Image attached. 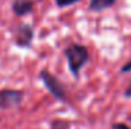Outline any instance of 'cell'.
<instances>
[{
	"label": "cell",
	"instance_id": "6da1fadb",
	"mask_svg": "<svg viewBox=\"0 0 131 129\" xmlns=\"http://www.w3.org/2000/svg\"><path fill=\"white\" fill-rule=\"evenodd\" d=\"M64 56L67 58L68 69L74 75V78H78L81 69L84 68L86 63L89 61V51L84 45L73 43L64 49Z\"/></svg>",
	"mask_w": 131,
	"mask_h": 129
},
{
	"label": "cell",
	"instance_id": "7a4b0ae2",
	"mask_svg": "<svg viewBox=\"0 0 131 129\" xmlns=\"http://www.w3.org/2000/svg\"><path fill=\"white\" fill-rule=\"evenodd\" d=\"M39 78L54 99L61 100V101L66 100V90H64L63 85L53 74H50L48 69H42L39 72Z\"/></svg>",
	"mask_w": 131,
	"mask_h": 129
},
{
	"label": "cell",
	"instance_id": "3957f363",
	"mask_svg": "<svg viewBox=\"0 0 131 129\" xmlns=\"http://www.w3.org/2000/svg\"><path fill=\"white\" fill-rule=\"evenodd\" d=\"M24 100V92L15 89H2L0 90V108L8 110L18 107Z\"/></svg>",
	"mask_w": 131,
	"mask_h": 129
},
{
	"label": "cell",
	"instance_id": "277c9868",
	"mask_svg": "<svg viewBox=\"0 0 131 129\" xmlns=\"http://www.w3.org/2000/svg\"><path fill=\"white\" fill-rule=\"evenodd\" d=\"M35 36V29L31 24H20L14 31V43L18 47L28 49Z\"/></svg>",
	"mask_w": 131,
	"mask_h": 129
},
{
	"label": "cell",
	"instance_id": "5b68a950",
	"mask_svg": "<svg viewBox=\"0 0 131 129\" xmlns=\"http://www.w3.org/2000/svg\"><path fill=\"white\" fill-rule=\"evenodd\" d=\"M34 8H35L34 0H13L11 3V10L17 17H25L32 14Z\"/></svg>",
	"mask_w": 131,
	"mask_h": 129
},
{
	"label": "cell",
	"instance_id": "8992f818",
	"mask_svg": "<svg viewBox=\"0 0 131 129\" xmlns=\"http://www.w3.org/2000/svg\"><path fill=\"white\" fill-rule=\"evenodd\" d=\"M116 2L117 0H91L88 8L89 11H93V13H102V11L113 7Z\"/></svg>",
	"mask_w": 131,
	"mask_h": 129
},
{
	"label": "cell",
	"instance_id": "52a82bcc",
	"mask_svg": "<svg viewBox=\"0 0 131 129\" xmlns=\"http://www.w3.org/2000/svg\"><path fill=\"white\" fill-rule=\"evenodd\" d=\"M70 124L67 121H63V119H56L54 122L52 124V128L50 129H68Z\"/></svg>",
	"mask_w": 131,
	"mask_h": 129
},
{
	"label": "cell",
	"instance_id": "ba28073f",
	"mask_svg": "<svg viewBox=\"0 0 131 129\" xmlns=\"http://www.w3.org/2000/svg\"><path fill=\"white\" fill-rule=\"evenodd\" d=\"M80 0H54L56 6L60 8H64V7H70V6L75 4V3H78Z\"/></svg>",
	"mask_w": 131,
	"mask_h": 129
},
{
	"label": "cell",
	"instance_id": "9c48e42d",
	"mask_svg": "<svg viewBox=\"0 0 131 129\" xmlns=\"http://www.w3.org/2000/svg\"><path fill=\"white\" fill-rule=\"evenodd\" d=\"M120 72H123V74H128V72H131V61H128V63H126L123 67H121Z\"/></svg>",
	"mask_w": 131,
	"mask_h": 129
},
{
	"label": "cell",
	"instance_id": "30bf717a",
	"mask_svg": "<svg viewBox=\"0 0 131 129\" xmlns=\"http://www.w3.org/2000/svg\"><path fill=\"white\" fill-rule=\"evenodd\" d=\"M112 129H131V128H128L126 124H120V122H116V124L112 125Z\"/></svg>",
	"mask_w": 131,
	"mask_h": 129
},
{
	"label": "cell",
	"instance_id": "8fae6325",
	"mask_svg": "<svg viewBox=\"0 0 131 129\" xmlns=\"http://www.w3.org/2000/svg\"><path fill=\"white\" fill-rule=\"evenodd\" d=\"M124 97H131V83L128 85V88L126 89V92H124Z\"/></svg>",
	"mask_w": 131,
	"mask_h": 129
},
{
	"label": "cell",
	"instance_id": "7c38bea8",
	"mask_svg": "<svg viewBox=\"0 0 131 129\" xmlns=\"http://www.w3.org/2000/svg\"><path fill=\"white\" fill-rule=\"evenodd\" d=\"M130 121H131V118H130Z\"/></svg>",
	"mask_w": 131,
	"mask_h": 129
}]
</instances>
